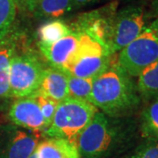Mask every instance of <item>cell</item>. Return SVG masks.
<instances>
[{
	"mask_svg": "<svg viewBox=\"0 0 158 158\" xmlns=\"http://www.w3.org/2000/svg\"><path fill=\"white\" fill-rule=\"evenodd\" d=\"M45 68L32 52H18L11 59L10 98H19L34 94L39 89Z\"/></svg>",
	"mask_w": 158,
	"mask_h": 158,
	"instance_id": "6",
	"label": "cell"
},
{
	"mask_svg": "<svg viewBox=\"0 0 158 158\" xmlns=\"http://www.w3.org/2000/svg\"><path fill=\"white\" fill-rule=\"evenodd\" d=\"M71 32L72 29L70 26L64 21L61 19H52L48 20L40 27L37 30V36L39 38V43L51 44Z\"/></svg>",
	"mask_w": 158,
	"mask_h": 158,
	"instance_id": "17",
	"label": "cell"
},
{
	"mask_svg": "<svg viewBox=\"0 0 158 158\" xmlns=\"http://www.w3.org/2000/svg\"><path fill=\"white\" fill-rule=\"evenodd\" d=\"M35 152L38 158H80L76 144L57 137H48L39 142Z\"/></svg>",
	"mask_w": 158,
	"mask_h": 158,
	"instance_id": "14",
	"label": "cell"
},
{
	"mask_svg": "<svg viewBox=\"0 0 158 158\" xmlns=\"http://www.w3.org/2000/svg\"><path fill=\"white\" fill-rule=\"evenodd\" d=\"M36 91L58 103L68 98V73L54 66L45 69L40 85Z\"/></svg>",
	"mask_w": 158,
	"mask_h": 158,
	"instance_id": "13",
	"label": "cell"
},
{
	"mask_svg": "<svg viewBox=\"0 0 158 158\" xmlns=\"http://www.w3.org/2000/svg\"><path fill=\"white\" fill-rule=\"evenodd\" d=\"M39 144V137L16 125H0V158H28Z\"/></svg>",
	"mask_w": 158,
	"mask_h": 158,
	"instance_id": "9",
	"label": "cell"
},
{
	"mask_svg": "<svg viewBox=\"0 0 158 158\" xmlns=\"http://www.w3.org/2000/svg\"><path fill=\"white\" fill-rule=\"evenodd\" d=\"M117 2H112L97 10L82 13L76 19L70 27L76 32L90 34L107 46L112 51L111 36L113 20L117 13Z\"/></svg>",
	"mask_w": 158,
	"mask_h": 158,
	"instance_id": "8",
	"label": "cell"
},
{
	"mask_svg": "<svg viewBox=\"0 0 158 158\" xmlns=\"http://www.w3.org/2000/svg\"><path fill=\"white\" fill-rule=\"evenodd\" d=\"M17 9V0H0V40L14 28Z\"/></svg>",
	"mask_w": 158,
	"mask_h": 158,
	"instance_id": "19",
	"label": "cell"
},
{
	"mask_svg": "<svg viewBox=\"0 0 158 158\" xmlns=\"http://www.w3.org/2000/svg\"><path fill=\"white\" fill-rule=\"evenodd\" d=\"M133 158H158V140L148 139L137 148Z\"/></svg>",
	"mask_w": 158,
	"mask_h": 158,
	"instance_id": "22",
	"label": "cell"
},
{
	"mask_svg": "<svg viewBox=\"0 0 158 158\" xmlns=\"http://www.w3.org/2000/svg\"><path fill=\"white\" fill-rule=\"evenodd\" d=\"M92 78L78 77L68 73L69 98L89 101L92 89Z\"/></svg>",
	"mask_w": 158,
	"mask_h": 158,
	"instance_id": "20",
	"label": "cell"
},
{
	"mask_svg": "<svg viewBox=\"0 0 158 158\" xmlns=\"http://www.w3.org/2000/svg\"><path fill=\"white\" fill-rule=\"evenodd\" d=\"M118 63L131 77L158 61V16L148 24L140 35L125 47L116 56Z\"/></svg>",
	"mask_w": 158,
	"mask_h": 158,
	"instance_id": "5",
	"label": "cell"
},
{
	"mask_svg": "<svg viewBox=\"0 0 158 158\" xmlns=\"http://www.w3.org/2000/svg\"><path fill=\"white\" fill-rule=\"evenodd\" d=\"M107 116L119 118L133 112L140 103V94L133 77L117 62L116 56L93 79L90 99Z\"/></svg>",
	"mask_w": 158,
	"mask_h": 158,
	"instance_id": "1",
	"label": "cell"
},
{
	"mask_svg": "<svg viewBox=\"0 0 158 158\" xmlns=\"http://www.w3.org/2000/svg\"><path fill=\"white\" fill-rule=\"evenodd\" d=\"M78 42V34L72 32L51 44L38 43L41 55L51 63V66L62 69L73 55Z\"/></svg>",
	"mask_w": 158,
	"mask_h": 158,
	"instance_id": "12",
	"label": "cell"
},
{
	"mask_svg": "<svg viewBox=\"0 0 158 158\" xmlns=\"http://www.w3.org/2000/svg\"><path fill=\"white\" fill-rule=\"evenodd\" d=\"M73 1L76 3V5L80 8L82 6L94 5V4H97V3L102 2L103 0H73Z\"/></svg>",
	"mask_w": 158,
	"mask_h": 158,
	"instance_id": "24",
	"label": "cell"
},
{
	"mask_svg": "<svg viewBox=\"0 0 158 158\" xmlns=\"http://www.w3.org/2000/svg\"><path fill=\"white\" fill-rule=\"evenodd\" d=\"M137 90L145 99L158 98V61L145 69L137 77Z\"/></svg>",
	"mask_w": 158,
	"mask_h": 158,
	"instance_id": "16",
	"label": "cell"
},
{
	"mask_svg": "<svg viewBox=\"0 0 158 158\" xmlns=\"http://www.w3.org/2000/svg\"><path fill=\"white\" fill-rule=\"evenodd\" d=\"M152 6H153V9H154L155 13H156V14L158 16V0H153Z\"/></svg>",
	"mask_w": 158,
	"mask_h": 158,
	"instance_id": "25",
	"label": "cell"
},
{
	"mask_svg": "<svg viewBox=\"0 0 158 158\" xmlns=\"http://www.w3.org/2000/svg\"><path fill=\"white\" fill-rule=\"evenodd\" d=\"M98 111L79 135L77 147L83 158H108L121 142L122 130L118 121Z\"/></svg>",
	"mask_w": 158,
	"mask_h": 158,
	"instance_id": "2",
	"label": "cell"
},
{
	"mask_svg": "<svg viewBox=\"0 0 158 158\" xmlns=\"http://www.w3.org/2000/svg\"><path fill=\"white\" fill-rule=\"evenodd\" d=\"M77 33V48L62 69L78 77L94 79L108 68L115 55L107 46L90 34Z\"/></svg>",
	"mask_w": 158,
	"mask_h": 158,
	"instance_id": "4",
	"label": "cell"
},
{
	"mask_svg": "<svg viewBox=\"0 0 158 158\" xmlns=\"http://www.w3.org/2000/svg\"><path fill=\"white\" fill-rule=\"evenodd\" d=\"M28 158H38V156H37L36 152L34 151V152L33 153V154H32V155H31V156H30Z\"/></svg>",
	"mask_w": 158,
	"mask_h": 158,
	"instance_id": "26",
	"label": "cell"
},
{
	"mask_svg": "<svg viewBox=\"0 0 158 158\" xmlns=\"http://www.w3.org/2000/svg\"><path fill=\"white\" fill-rule=\"evenodd\" d=\"M141 120L142 135L148 139L158 140V98L144 109Z\"/></svg>",
	"mask_w": 158,
	"mask_h": 158,
	"instance_id": "18",
	"label": "cell"
},
{
	"mask_svg": "<svg viewBox=\"0 0 158 158\" xmlns=\"http://www.w3.org/2000/svg\"><path fill=\"white\" fill-rule=\"evenodd\" d=\"M147 26L146 13L141 6H127L117 11L112 29L111 48L117 54L137 38Z\"/></svg>",
	"mask_w": 158,
	"mask_h": 158,
	"instance_id": "7",
	"label": "cell"
},
{
	"mask_svg": "<svg viewBox=\"0 0 158 158\" xmlns=\"http://www.w3.org/2000/svg\"><path fill=\"white\" fill-rule=\"evenodd\" d=\"M41 0H17L18 8L32 13Z\"/></svg>",
	"mask_w": 158,
	"mask_h": 158,
	"instance_id": "23",
	"label": "cell"
},
{
	"mask_svg": "<svg viewBox=\"0 0 158 158\" xmlns=\"http://www.w3.org/2000/svg\"><path fill=\"white\" fill-rule=\"evenodd\" d=\"M21 34L13 28L0 40V101L10 98V71L11 59L17 50Z\"/></svg>",
	"mask_w": 158,
	"mask_h": 158,
	"instance_id": "11",
	"label": "cell"
},
{
	"mask_svg": "<svg viewBox=\"0 0 158 158\" xmlns=\"http://www.w3.org/2000/svg\"><path fill=\"white\" fill-rule=\"evenodd\" d=\"M98 111V109L90 102L68 98L59 102L52 122L45 130L44 135L62 138L77 145L79 135Z\"/></svg>",
	"mask_w": 158,
	"mask_h": 158,
	"instance_id": "3",
	"label": "cell"
},
{
	"mask_svg": "<svg viewBox=\"0 0 158 158\" xmlns=\"http://www.w3.org/2000/svg\"><path fill=\"white\" fill-rule=\"evenodd\" d=\"M11 123L35 135L45 132L46 125L39 105L33 96L16 98L8 110Z\"/></svg>",
	"mask_w": 158,
	"mask_h": 158,
	"instance_id": "10",
	"label": "cell"
},
{
	"mask_svg": "<svg viewBox=\"0 0 158 158\" xmlns=\"http://www.w3.org/2000/svg\"><path fill=\"white\" fill-rule=\"evenodd\" d=\"M77 8L73 0H41L32 14L38 19H59Z\"/></svg>",
	"mask_w": 158,
	"mask_h": 158,
	"instance_id": "15",
	"label": "cell"
},
{
	"mask_svg": "<svg viewBox=\"0 0 158 158\" xmlns=\"http://www.w3.org/2000/svg\"><path fill=\"white\" fill-rule=\"evenodd\" d=\"M31 96H33L35 101L39 105L40 112L42 113V116L44 118L46 129H47L52 122V119L54 118V115L56 111V108L59 103L48 97L40 93L38 91H35Z\"/></svg>",
	"mask_w": 158,
	"mask_h": 158,
	"instance_id": "21",
	"label": "cell"
}]
</instances>
